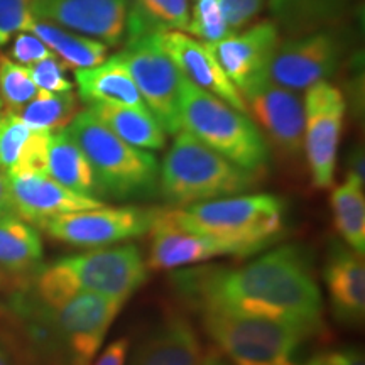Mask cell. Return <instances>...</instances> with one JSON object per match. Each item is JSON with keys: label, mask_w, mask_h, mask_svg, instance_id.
Segmentation results:
<instances>
[{"label": "cell", "mask_w": 365, "mask_h": 365, "mask_svg": "<svg viewBox=\"0 0 365 365\" xmlns=\"http://www.w3.org/2000/svg\"><path fill=\"white\" fill-rule=\"evenodd\" d=\"M175 286L198 308H220L284 323L313 336L323 328V301L309 257L299 245H282L245 266L191 267Z\"/></svg>", "instance_id": "6da1fadb"}, {"label": "cell", "mask_w": 365, "mask_h": 365, "mask_svg": "<svg viewBox=\"0 0 365 365\" xmlns=\"http://www.w3.org/2000/svg\"><path fill=\"white\" fill-rule=\"evenodd\" d=\"M178 227L215 239L228 254L247 257L267 249L286 227V202L276 195H237L168 210Z\"/></svg>", "instance_id": "7a4b0ae2"}, {"label": "cell", "mask_w": 365, "mask_h": 365, "mask_svg": "<svg viewBox=\"0 0 365 365\" xmlns=\"http://www.w3.org/2000/svg\"><path fill=\"white\" fill-rule=\"evenodd\" d=\"M148 264L137 245L95 249L44 266L34 277L33 293L51 308L90 293L125 301L148 281Z\"/></svg>", "instance_id": "3957f363"}, {"label": "cell", "mask_w": 365, "mask_h": 365, "mask_svg": "<svg viewBox=\"0 0 365 365\" xmlns=\"http://www.w3.org/2000/svg\"><path fill=\"white\" fill-rule=\"evenodd\" d=\"M255 173L235 166L188 132H178L159 168V190L178 208L244 195L257 185Z\"/></svg>", "instance_id": "277c9868"}, {"label": "cell", "mask_w": 365, "mask_h": 365, "mask_svg": "<svg viewBox=\"0 0 365 365\" xmlns=\"http://www.w3.org/2000/svg\"><path fill=\"white\" fill-rule=\"evenodd\" d=\"M180 118L181 130L242 170L261 175L267 166V144L247 113L235 110L185 76L180 86Z\"/></svg>", "instance_id": "5b68a950"}, {"label": "cell", "mask_w": 365, "mask_h": 365, "mask_svg": "<svg viewBox=\"0 0 365 365\" xmlns=\"http://www.w3.org/2000/svg\"><path fill=\"white\" fill-rule=\"evenodd\" d=\"M88 159L102 196L115 200L143 198L158 188L159 163L148 150L130 144L105 127L86 110L76 113L65 127Z\"/></svg>", "instance_id": "8992f818"}, {"label": "cell", "mask_w": 365, "mask_h": 365, "mask_svg": "<svg viewBox=\"0 0 365 365\" xmlns=\"http://www.w3.org/2000/svg\"><path fill=\"white\" fill-rule=\"evenodd\" d=\"M163 33L130 6L124 48L118 56L129 68L145 107L166 134L181 132L180 86L182 75L164 49Z\"/></svg>", "instance_id": "52a82bcc"}, {"label": "cell", "mask_w": 365, "mask_h": 365, "mask_svg": "<svg viewBox=\"0 0 365 365\" xmlns=\"http://www.w3.org/2000/svg\"><path fill=\"white\" fill-rule=\"evenodd\" d=\"M210 339L232 365H299L296 354L309 335L284 323L220 308H198Z\"/></svg>", "instance_id": "ba28073f"}, {"label": "cell", "mask_w": 365, "mask_h": 365, "mask_svg": "<svg viewBox=\"0 0 365 365\" xmlns=\"http://www.w3.org/2000/svg\"><path fill=\"white\" fill-rule=\"evenodd\" d=\"M156 215L158 210L140 207H100L54 217L41 228L73 247L102 249L149 234Z\"/></svg>", "instance_id": "9c48e42d"}, {"label": "cell", "mask_w": 365, "mask_h": 365, "mask_svg": "<svg viewBox=\"0 0 365 365\" xmlns=\"http://www.w3.org/2000/svg\"><path fill=\"white\" fill-rule=\"evenodd\" d=\"M304 154L314 188L333 185L344 129L345 100L341 91L328 81L309 86L304 97Z\"/></svg>", "instance_id": "30bf717a"}, {"label": "cell", "mask_w": 365, "mask_h": 365, "mask_svg": "<svg viewBox=\"0 0 365 365\" xmlns=\"http://www.w3.org/2000/svg\"><path fill=\"white\" fill-rule=\"evenodd\" d=\"M245 113L261 127L267 139L286 158H299L304 150V105L293 90L274 85L266 78L240 90Z\"/></svg>", "instance_id": "8fae6325"}, {"label": "cell", "mask_w": 365, "mask_h": 365, "mask_svg": "<svg viewBox=\"0 0 365 365\" xmlns=\"http://www.w3.org/2000/svg\"><path fill=\"white\" fill-rule=\"evenodd\" d=\"M344 46L330 31H313L277 46L264 78L282 88L301 91L339 70Z\"/></svg>", "instance_id": "7c38bea8"}, {"label": "cell", "mask_w": 365, "mask_h": 365, "mask_svg": "<svg viewBox=\"0 0 365 365\" xmlns=\"http://www.w3.org/2000/svg\"><path fill=\"white\" fill-rule=\"evenodd\" d=\"M130 0H31L36 21L117 46L125 39Z\"/></svg>", "instance_id": "4fadbf2b"}, {"label": "cell", "mask_w": 365, "mask_h": 365, "mask_svg": "<svg viewBox=\"0 0 365 365\" xmlns=\"http://www.w3.org/2000/svg\"><path fill=\"white\" fill-rule=\"evenodd\" d=\"M124 304V301L81 293L54 308V317L75 365L93 362Z\"/></svg>", "instance_id": "5bb4252c"}, {"label": "cell", "mask_w": 365, "mask_h": 365, "mask_svg": "<svg viewBox=\"0 0 365 365\" xmlns=\"http://www.w3.org/2000/svg\"><path fill=\"white\" fill-rule=\"evenodd\" d=\"M14 213L41 228L43 223L65 213L105 207L98 198L83 196L65 188L48 173L29 171L7 175Z\"/></svg>", "instance_id": "9a60e30c"}, {"label": "cell", "mask_w": 365, "mask_h": 365, "mask_svg": "<svg viewBox=\"0 0 365 365\" xmlns=\"http://www.w3.org/2000/svg\"><path fill=\"white\" fill-rule=\"evenodd\" d=\"M279 46V31L272 21H262L227 39L210 44L213 54L237 90L264 78L271 59Z\"/></svg>", "instance_id": "2e32d148"}, {"label": "cell", "mask_w": 365, "mask_h": 365, "mask_svg": "<svg viewBox=\"0 0 365 365\" xmlns=\"http://www.w3.org/2000/svg\"><path fill=\"white\" fill-rule=\"evenodd\" d=\"M163 44L182 76L200 88L245 113V103L240 91L228 80L210 44L190 38L180 31H164Z\"/></svg>", "instance_id": "e0dca14e"}, {"label": "cell", "mask_w": 365, "mask_h": 365, "mask_svg": "<svg viewBox=\"0 0 365 365\" xmlns=\"http://www.w3.org/2000/svg\"><path fill=\"white\" fill-rule=\"evenodd\" d=\"M323 279L335 318L344 325H360L365 317L364 255L354 252L341 242H331Z\"/></svg>", "instance_id": "ac0fdd59"}, {"label": "cell", "mask_w": 365, "mask_h": 365, "mask_svg": "<svg viewBox=\"0 0 365 365\" xmlns=\"http://www.w3.org/2000/svg\"><path fill=\"white\" fill-rule=\"evenodd\" d=\"M218 255H230L225 245L215 239L178 227L168 215V210H158L156 220L150 228L148 269L176 271Z\"/></svg>", "instance_id": "d6986e66"}, {"label": "cell", "mask_w": 365, "mask_h": 365, "mask_svg": "<svg viewBox=\"0 0 365 365\" xmlns=\"http://www.w3.org/2000/svg\"><path fill=\"white\" fill-rule=\"evenodd\" d=\"M205 350L185 314L171 313L137 346L129 365H202Z\"/></svg>", "instance_id": "ffe728a7"}, {"label": "cell", "mask_w": 365, "mask_h": 365, "mask_svg": "<svg viewBox=\"0 0 365 365\" xmlns=\"http://www.w3.org/2000/svg\"><path fill=\"white\" fill-rule=\"evenodd\" d=\"M75 80L80 98L85 103H115L137 110H149L132 80L129 68L118 54L107 58L98 66L76 70Z\"/></svg>", "instance_id": "44dd1931"}, {"label": "cell", "mask_w": 365, "mask_h": 365, "mask_svg": "<svg viewBox=\"0 0 365 365\" xmlns=\"http://www.w3.org/2000/svg\"><path fill=\"white\" fill-rule=\"evenodd\" d=\"M49 137L51 132L31 129L16 112H0V170L46 173Z\"/></svg>", "instance_id": "7402d4cb"}, {"label": "cell", "mask_w": 365, "mask_h": 365, "mask_svg": "<svg viewBox=\"0 0 365 365\" xmlns=\"http://www.w3.org/2000/svg\"><path fill=\"white\" fill-rule=\"evenodd\" d=\"M46 173L75 193L98 200L102 196V190L88 159L66 129L51 132L46 154Z\"/></svg>", "instance_id": "603a6c76"}, {"label": "cell", "mask_w": 365, "mask_h": 365, "mask_svg": "<svg viewBox=\"0 0 365 365\" xmlns=\"http://www.w3.org/2000/svg\"><path fill=\"white\" fill-rule=\"evenodd\" d=\"M88 110L118 139L143 150H161L166 132L149 110H137L115 103H93Z\"/></svg>", "instance_id": "cb8c5ba5"}, {"label": "cell", "mask_w": 365, "mask_h": 365, "mask_svg": "<svg viewBox=\"0 0 365 365\" xmlns=\"http://www.w3.org/2000/svg\"><path fill=\"white\" fill-rule=\"evenodd\" d=\"M39 232L17 215L0 217V269L12 274L33 271L43 261Z\"/></svg>", "instance_id": "d4e9b609"}, {"label": "cell", "mask_w": 365, "mask_h": 365, "mask_svg": "<svg viewBox=\"0 0 365 365\" xmlns=\"http://www.w3.org/2000/svg\"><path fill=\"white\" fill-rule=\"evenodd\" d=\"M29 33L38 36L54 53V56L65 63V66H71L75 70L98 66L108 56V46L102 41L71 33L48 22L34 19Z\"/></svg>", "instance_id": "484cf974"}, {"label": "cell", "mask_w": 365, "mask_h": 365, "mask_svg": "<svg viewBox=\"0 0 365 365\" xmlns=\"http://www.w3.org/2000/svg\"><path fill=\"white\" fill-rule=\"evenodd\" d=\"M333 222L346 245L360 255L365 252L364 181L349 176L331 193Z\"/></svg>", "instance_id": "4316f807"}, {"label": "cell", "mask_w": 365, "mask_h": 365, "mask_svg": "<svg viewBox=\"0 0 365 365\" xmlns=\"http://www.w3.org/2000/svg\"><path fill=\"white\" fill-rule=\"evenodd\" d=\"M352 0H269L277 22L294 33H313L344 16Z\"/></svg>", "instance_id": "83f0119b"}, {"label": "cell", "mask_w": 365, "mask_h": 365, "mask_svg": "<svg viewBox=\"0 0 365 365\" xmlns=\"http://www.w3.org/2000/svg\"><path fill=\"white\" fill-rule=\"evenodd\" d=\"M22 120L34 130L54 132L65 129L76 115V97L71 91L49 93L41 91L17 112Z\"/></svg>", "instance_id": "f1b7e54d"}, {"label": "cell", "mask_w": 365, "mask_h": 365, "mask_svg": "<svg viewBox=\"0 0 365 365\" xmlns=\"http://www.w3.org/2000/svg\"><path fill=\"white\" fill-rule=\"evenodd\" d=\"M39 93L31 78L29 68L0 56V102L6 103L9 112H19Z\"/></svg>", "instance_id": "f546056e"}, {"label": "cell", "mask_w": 365, "mask_h": 365, "mask_svg": "<svg viewBox=\"0 0 365 365\" xmlns=\"http://www.w3.org/2000/svg\"><path fill=\"white\" fill-rule=\"evenodd\" d=\"M188 33L207 44H215L234 34L227 26L220 0H193V6H190Z\"/></svg>", "instance_id": "4dcf8cb0"}, {"label": "cell", "mask_w": 365, "mask_h": 365, "mask_svg": "<svg viewBox=\"0 0 365 365\" xmlns=\"http://www.w3.org/2000/svg\"><path fill=\"white\" fill-rule=\"evenodd\" d=\"M140 16L161 31H188L190 0H134Z\"/></svg>", "instance_id": "1f68e13d"}, {"label": "cell", "mask_w": 365, "mask_h": 365, "mask_svg": "<svg viewBox=\"0 0 365 365\" xmlns=\"http://www.w3.org/2000/svg\"><path fill=\"white\" fill-rule=\"evenodd\" d=\"M33 22L31 0H0V46H6L16 34L29 31Z\"/></svg>", "instance_id": "d6a6232c"}, {"label": "cell", "mask_w": 365, "mask_h": 365, "mask_svg": "<svg viewBox=\"0 0 365 365\" xmlns=\"http://www.w3.org/2000/svg\"><path fill=\"white\" fill-rule=\"evenodd\" d=\"M27 68H29L31 78H33L34 85L41 91L61 93V91L73 90V83L68 80L65 73V63L59 61L56 56H49Z\"/></svg>", "instance_id": "836d02e7"}, {"label": "cell", "mask_w": 365, "mask_h": 365, "mask_svg": "<svg viewBox=\"0 0 365 365\" xmlns=\"http://www.w3.org/2000/svg\"><path fill=\"white\" fill-rule=\"evenodd\" d=\"M11 56L12 61L19 63L22 66H33L34 63H39L46 58L54 56V53L38 36L29 33V31H24V33L16 34L12 38Z\"/></svg>", "instance_id": "e575fe53"}, {"label": "cell", "mask_w": 365, "mask_h": 365, "mask_svg": "<svg viewBox=\"0 0 365 365\" xmlns=\"http://www.w3.org/2000/svg\"><path fill=\"white\" fill-rule=\"evenodd\" d=\"M223 16L232 33H240L262 12L266 0H220Z\"/></svg>", "instance_id": "d590c367"}, {"label": "cell", "mask_w": 365, "mask_h": 365, "mask_svg": "<svg viewBox=\"0 0 365 365\" xmlns=\"http://www.w3.org/2000/svg\"><path fill=\"white\" fill-rule=\"evenodd\" d=\"M301 365H365V360L362 350L339 349L314 354Z\"/></svg>", "instance_id": "8d00e7d4"}, {"label": "cell", "mask_w": 365, "mask_h": 365, "mask_svg": "<svg viewBox=\"0 0 365 365\" xmlns=\"http://www.w3.org/2000/svg\"><path fill=\"white\" fill-rule=\"evenodd\" d=\"M130 341L125 336L113 340L107 349L100 354V357L90 365H125L127 355H129Z\"/></svg>", "instance_id": "74e56055"}, {"label": "cell", "mask_w": 365, "mask_h": 365, "mask_svg": "<svg viewBox=\"0 0 365 365\" xmlns=\"http://www.w3.org/2000/svg\"><path fill=\"white\" fill-rule=\"evenodd\" d=\"M14 207H12V198H11V190H9V178L7 173L0 170V217L12 215ZM16 215V213H14Z\"/></svg>", "instance_id": "f35d334b"}, {"label": "cell", "mask_w": 365, "mask_h": 365, "mask_svg": "<svg viewBox=\"0 0 365 365\" xmlns=\"http://www.w3.org/2000/svg\"><path fill=\"white\" fill-rule=\"evenodd\" d=\"M202 365H228V362L222 357L220 352H215V350H212V352H210L208 350V352H205Z\"/></svg>", "instance_id": "ab89813d"}, {"label": "cell", "mask_w": 365, "mask_h": 365, "mask_svg": "<svg viewBox=\"0 0 365 365\" xmlns=\"http://www.w3.org/2000/svg\"><path fill=\"white\" fill-rule=\"evenodd\" d=\"M0 365H12L11 359H9V355L4 352L2 346H0Z\"/></svg>", "instance_id": "60d3db41"}, {"label": "cell", "mask_w": 365, "mask_h": 365, "mask_svg": "<svg viewBox=\"0 0 365 365\" xmlns=\"http://www.w3.org/2000/svg\"><path fill=\"white\" fill-rule=\"evenodd\" d=\"M0 108H2V102H0Z\"/></svg>", "instance_id": "b9f144b4"}]
</instances>
